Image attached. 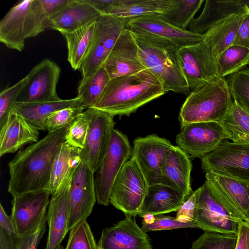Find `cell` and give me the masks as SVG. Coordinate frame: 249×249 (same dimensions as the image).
I'll return each instance as SVG.
<instances>
[{"label": "cell", "mask_w": 249, "mask_h": 249, "mask_svg": "<svg viewBox=\"0 0 249 249\" xmlns=\"http://www.w3.org/2000/svg\"><path fill=\"white\" fill-rule=\"evenodd\" d=\"M246 221H247L249 223V211L248 215L247 218L246 220Z\"/></svg>", "instance_id": "cell-54"}, {"label": "cell", "mask_w": 249, "mask_h": 249, "mask_svg": "<svg viewBox=\"0 0 249 249\" xmlns=\"http://www.w3.org/2000/svg\"><path fill=\"white\" fill-rule=\"evenodd\" d=\"M81 149L65 142L57 153L52 166L50 181L51 196L69 190L74 174L82 162Z\"/></svg>", "instance_id": "cell-24"}, {"label": "cell", "mask_w": 249, "mask_h": 249, "mask_svg": "<svg viewBox=\"0 0 249 249\" xmlns=\"http://www.w3.org/2000/svg\"><path fill=\"white\" fill-rule=\"evenodd\" d=\"M0 156L12 153L38 141L39 130L17 113L10 112L0 125Z\"/></svg>", "instance_id": "cell-22"}, {"label": "cell", "mask_w": 249, "mask_h": 249, "mask_svg": "<svg viewBox=\"0 0 249 249\" xmlns=\"http://www.w3.org/2000/svg\"><path fill=\"white\" fill-rule=\"evenodd\" d=\"M68 129L48 133L19 151L9 162L8 192L13 197L31 192L50 191L53 160L65 142Z\"/></svg>", "instance_id": "cell-1"}, {"label": "cell", "mask_w": 249, "mask_h": 249, "mask_svg": "<svg viewBox=\"0 0 249 249\" xmlns=\"http://www.w3.org/2000/svg\"><path fill=\"white\" fill-rule=\"evenodd\" d=\"M0 229L8 236L16 241L19 237L10 216L6 213L2 204H0Z\"/></svg>", "instance_id": "cell-48"}, {"label": "cell", "mask_w": 249, "mask_h": 249, "mask_svg": "<svg viewBox=\"0 0 249 249\" xmlns=\"http://www.w3.org/2000/svg\"><path fill=\"white\" fill-rule=\"evenodd\" d=\"M237 240L235 249H249V223L243 220L238 223Z\"/></svg>", "instance_id": "cell-49"}, {"label": "cell", "mask_w": 249, "mask_h": 249, "mask_svg": "<svg viewBox=\"0 0 249 249\" xmlns=\"http://www.w3.org/2000/svg\"><path fill=\"white\" fill-rule=\"evenodd\" d=\"M110 79L103 66L89 76L82 78L77 89L78 107L84 109L93 107Z\"/></svg>", "instance_id": "cell-36"}, {"label": "cell", "mask_w": 249, "mask_h": 249, "mask_svg": "<svg viewBox=\"0 0 249 249\" xmlns=\"http://www.w3.org/2000/svg\"><path fill=\"white\" fill-rule=\"evenodd\" d=\"M226 140L217 122L193 123L181 126L177 135V146L193 158L203 157L214 150Z\"/></svg>", "instance_id": "cell-13"}, {"label": "cell", "mask_w": 249, "mask_h": 249, "mask_svg": "<svg viewBox=\"0 0 249 249\" xmlns=\"http://www.w3.org/2000/svg\"><path fill=\"white\" fill-rule=\"evenodd\" d=\"M92 112V108L89 107L76 117L66 134L65 143L80 149L84 147Z\"/></svg>", "instance_id": "cell-38"}, {"label": "cell", "mask_w": 249, "mask_h": 249, "mask_svg": "<svg viewBox=\"0 0 249 249\" xmlns=\"http://www.w3.org/2000/svg\"><path fill=\"white\" fill-rule=\"evenodd\" d=\"M232 102L226 78L218 77L191 91L180 108L178 121L181 126L193 123L217 122Z\"/></svg>", "instance_id": "cell-4"}, {"label": "cell", "mask_w": 249, "mask_h": 249, "mask_svg": "<svg viewBox=\"0 0 249 249\" xmlns=\"http://www.w3.org/2000/svg\"><path fill=\"white\" fill-rule=\"evenodd\" d=\"M192 169L190 156L178 146H174L161 167V184L188 197L193 192L190 181Z\"/></svg>", "instance_id": "cell-23"}, {"label": "cell", "mask_w": 249, "mask_h": 249, "mask_svg": "<svg viewBox=\"0 0 249 249\" xmlns=\"http://www.w3.org/2000/svg\"><path fill=\"white\" fill-rule=\"evenodd\" d=\"M47 219L35 231L16 241V249H37V246L46 230Z\"/></svg>", "instance_id": "cell-46"}, {"label": "cell", "mask_w": 249, "mask_h": 249, "mask_svg": "<svg viewBox=\"0 0 249 249\" xmlns=\"http://www.w3.org/2000/svg\"><path fill=\"white\" fill-rule=\"evenodd\" d=\"M96 20L72 31L61 34L67 42V60L75 71L81 69L89 50L96 28Z\"/></svg>", "instance_id": "cell-31"}, {"label": "cell", "mask_w": 249, "mask_h": 249, "mask_svg": "<svg viewBox=\"0 0 249 249\" xmlns=\"http://www.w3.org/2000/svg\"><path fill=\"white\" fill-rule=\"evenodd\" d=\"M201 162L205 173L213 171L249 182V144L225 140Z\"/></svg>", "instance_id": "cell-8"}, {"label": "cell", "mask_w": 249, "mask_h": 249, "mask_svg": "<svg viewBox=\"0 0 249 249\" xmlns=\"http://www.w3.org/2000/svg\"><path fill=\"white\" fill-rule=\"evenodd\" d=\"M246 15L237 16L221 22L204 34L203 40L216 61L218 56L233 44L239 27Z\"/></svg>", "instance_id": "cell-34"}, {"label": "cell", "mask_w": 249, "mask_h": 249, "mask_svg": "<svg viewBox=\"0 0 249 249\" xmlns=\"http://www.w3.org/2000/svg\"><path fill=\"white\" fill-rule=\"evenodd\" d=\"M148 187L137 164L131 158L115 180L109 203L125 215H139Z\"/></svg>", "instance_id": "cell-5"}, {"label": "cell", "mask_w": 249, "mask_h": 249, "mask_svg": "<svg viewBox=\"0 0 249 249\" xmlns=\"http://www.w3.org/2000/svg\"><path fill=\"white\" fill-rule=\"evenodd\" d=\"M140 59L160 82L166 92L172 91L188 95L191 91L180 70L176 44L149 34L132 33Z\"/></svg>", "instance_id": "cell-3"}, {"label": "cell", "mask_w": 249, "mask_h": 249, "mask_svg": "<svg viewBox=\"0 0 249 249\" xmlns=\"http://www.w3.org/2000/svg\"><path fill=\"white\" fill-rule=\"evenodd\" d=\"M166 93L160 80L146 69L110 79L92 107L114 117L129 116Z\"/></svg>", "instance_id": "cell-2"}, {"label": "cell", "mask_w": 249, "mask_h": 249, "mask_svg": "<svg viewBox=\"0 0 249 249\" xmlns=\"http://www.w3.org/2000/svg\"><path fill=\"white\" fill-rule=\"evenodd\" d=\"M170 0H115L105 14L125 22L148 14H161L167 8Z\"/></svg>", "instance_id": "cell-33"}, {"label": "cell", "mask_w": 249, "mask_h": 249, "mask_svg": "<svg viewBox=\"0 0 249 249\" xmlns=\"http://www.w3.org/2000/svg\"><path fill=\"white\" fill-rule=\"evenodd\" d=\"M77 98L57 101L19 103H16L11 112L23 117L38 130H45V122L51 113L70 107H76Z\"/></svg>", "instance_id": "cell-30"}, {"label": "cell", "mask_w": 249, "mask_h": 249, "mask_svg": "<svg viewBox=\"0 0 249 249\" xmlns=\"http://www.w3.org/2000/svg\"><path fill=\"white\" fill-rule=\"evenodd\" d=\"M226 140L239 144H249V111L237 101L233 100L226 114L217 122Z\"/></svg>", "instance_id": "cell-32"}, {"label": "cell", "mask_w": 249, "mask_h": 249, "mask_svg": "<svg viewBox=\"0 0 249 249\" xmlns=\"http://www.w3.org/2000/svg\"><path fill=\"white\" fill-rule=\"evenodd\" d=\"M105 229L97 246L98 249H152L148 235L130 215Z\"/></svg>", "instance_id": "cell-19"}, {"label": "cell", "mask_w": 249, "mask_h": 249, "mask_svg": "<svg viewBox=\"0 0 249 249\" xmlns=\"http://www.w3.org/2000/svg\"><path fill=\"white\" fill-rule=\"evenodd\" d=\"M233 100L249 111V68L247 66L226 78Z\"/></svg>", "instance_id": "cell-40"}, {"label": "cell", "mask_w": 249, "mask_h": 249, "mask_svg": "<svg viewBox=\"0 0 249 249\" xmlns=\"http://www.w3.org/2000/svg\"><path fill=\"white\" fill-rule=\"evenodd\" d=\"M194 221L204 232L237 235L241 221L216 199L204 182L201 186Z\"/></svg>", "instance_id": "cell-15"}, {"label": "cell", "mask_w": 249, "mask_h": 249, "mask_svg": "<svg viewBox=\"0 0 249 249\" xmlns=\"http://www.w3.org/2000/svg\"><path fill=\"white\" fill-rule=\"evenodd\" d=\"M68 1V0H32L25 18L26 38L36 36L48 28L51 19Z\"/></svg>", "instance_id": "cell-29"}, {"label": "cell", "mask_w": 249, "mask_h": 249, "mask_svg": "<svg viewBox=\"0 0 249 249\" xmlns=\"http://www.w3.org/2000/svg\"><path fill=\"white\" fill-rule=\"evenodd\" d=\"M232 45L249 49V14L242 21Z\"/></svg>", "instance_id": "cell-47"}, {"label": "cell", "mask_w": 249, "mask_h": 249, "mask_svg": "<svg viewBox=\"0 0 249 249\" xmlns=\"http://www.w3.org/2000/svg\"><path fill=\"white\" fill-rule=\"evenodd\" d=\"M61 69L54 61L44 59L28 73L27 83L17 102L19 103L57 101L56 87Z\"/></svg>", "instance_id": "cell-17"}, {"label": "cell", "mask_w": 249, "mask_h": 249, "mask_svg": "<svg viewBox=\"0 0 249 249\" xmlns=\"http://www.w3.org/2000/svg\"><path fill=\"white\" fill-rule=\"evenodd\" d=\"M188 197L176 190L160 184L149 186L139 216H154L177 212Z\"/></svg>", "instance_id": "cell-27"}, {"label": "cell", "mask_w": 249, "mask_h": 249, "mask_svg": "<svg viewBox=\"0 0 249 249\" xmlns=\"http://www.w3.org/2000/svg\"><path fill=\"white\" fill-rule=\"evenodd\" d=\"M125 23L106 14L101 15L97 19L91 45L80 69L82 78L89 76L103 66L125 28Z\"/></svg>", "instance_id": "cell-10"}, {"label": "cell", "mask_w": 249, "mask_h": 249, "mask_svg": "<svg viewBox=\"0 0 249 249\" xmlns=\"http://www.w3.org/2000/svg\"><path fill=\"white\" fill-rule=\"evenodd\" d=\"M141 228L147 232L182 228H198V227L195 222H181L178 221L175 217L160 215L155 216L150 223H146L142 220Z\"/></svg>", "instance_id": "cell-44"}, {"label": "cell", "mask_w": 249, "mask_h": 249, "mask_svg": "<svg viewBox=\"0 0 249 249\" xmlns=\"http://www.w3.org/2000/svg\"><path fill=\"white\" fill-rule=\"evenodd\" d=\"M244 3L249 10V0H244Z\"/></svg>", "instance_id": "cell-52"}, {"label": "cell", "mask_w": 249, "mask_h": 249, "mask_svg": "<svg viewBox=\"0 0 249 249\" xmlns=\"http://www.w3.org/2000/svg\"><path fill=\"white\" fill-rule=\"evenodd\" d=\"M28 74L13 86L7 87L0 93V125L6 120L14 104L26 86Z\"/></svg>", "instance_id": "cell-43"}, {"label": "cell", "mask_w": 249, "mask_h": 249, "mask_svg": "<svg viewBox=\"0 0 249 249\" xmlns=\"http://www.w3.org/2000/svg\"><path fill=\"white\" fill-rule=\"evenodd\" d=\"M70 206L69 190L51 196L47 213L49 232L45 249H56L67 233Z\"/></svg>", "instance_id": "cell-28"}, {"label": "cell", "mask_w": 249, "mask_h": 249, "mask_svg": "<svg viewBox=\"0 0 249 249\" xmlns=\"http://www.w3.org/2000/svg\"><path fill=\"white\" fill-rule=\"evenodd\" d=\"M0 249H16V241L0 229Z\"/></svg>", "instance_id": "cell-50"}, {"label": "cell", "mask_w": 249, "mask_h": 249, "mask_svg": "<svg viewBox=\"0 0 249 249\" xmlns=\"http://www.w3.org/2000/svg\"><path fill=\"white\" fill-rule=\"evenodd\" d=\"M174 146L167 139L154 134L134 140L131 158L149 186L161 184V167Z\"/></svg>", "instance_id": "cell-11"}, {"label": "cell", "mask_w": 249, "mask_h": 249, "mask_svg": "<svg viewBox=\"0 0 249 249\" xmlns=\"http://www.w3.org/2000/svg\"><path fill=\"white\" fill-rule=\"evenodd\" d=\"M249 14L244 0H206L200 16L190 22L188 30L204 35L216 24L231 18Z\"/></svg>", "instance_id": "cell-21"}, {"label": "cell", "mask_w": 249, "mask_h": 249, "mask_svg": "<svg viewBox=\"0 0 249 249\" xmlns=\"http://www.w3.org/2000/svg\"><path fill=\"white\" fill-rule=\"evenodd\" d=\"M94 173L83 162L77 168L69 190L68 230L90 215L96 201Z\"/></svg>", "instance_id": "cell-16"}, {"label": "cell", "mask_w": 249, "mask_h": 249, "mask_svg": "<svg viewBox=\"0 0 249 249\" xmlns=\"http://www.w3.org/2000/svg\"><path fill=\"white\" fill-rule=\"evenodd\" d=\"M103 66L110 79L146 69L140 59L138 45L131 31L124 29Z\"/></svg>", "instance_id": "cell-18"}, {"label": "cell", "mask_w": 249, "mask_h": 249, "mask_svg": "<svg viewBox=\"0 0 249 249\" xmlns=\"http://www.w3.org/2000/svg\"><path fill=\"white\" fill-rule=\"evenodd\" d=\"M92 108L91 120L84 147L81 149L82 161L94 173L104 160L114 129V116Z\"/></svg>", "instance_id": "cell-12"}, {"label": "cell", "mask_w": 249, "mask_h": 249, "mask_svg": "<svg viewBox=\"0 0 249 249\" xmlns=\"http://www.w3.org/2000/svg\"><path fill=\"white\" fill-rule=\"evenodd\" d=\"M49 191L31 192L13 197L10 216L19 237L36 231L47 219Z\"/></svg>", "instance_id": "cell-14"}, {"label": "cell", "mask_w": 249, "mask_h": 249, "mask_svg": "<svg viewBox=\"0 0 249 249\" xmlns=\"http://www.w3.org/2000/svg\"><path fill=\"white\" fill-rule=\"evenodd\" d=\"M101 15L88 0H68L51 19L48 28L61 34L71 32L96 21Z\"/></svg>", "instance_id": "cell-25"}, {"label": "cell", "mask_w": 249, "mask_h": 249, "mask_svg": "<svg viewBox=\"0 0 249 249\" xmlns=\"http://www.w3.org/2000/svg\"><path fill=\"white\" fill-rule=\"evenodd\" d=\"M65 249H98L86 220L79 223L70 230Z\"/></svg>", "instance_id": "cell-41"}, {"label": "cell", "mask_w": 249, "mask_h": 249, "mask_svg": "<svg viewBox=\"0 0 249 249\" xmlns=\"http://www.w3.org/2000/svg\"><path fill=\"white\" fill-rule=\"evenodd\" d=\"M249 64V49L232 45L217 58L216 65L219 77L235 73Z\"/></svg>", "instance_id": "cell-37"}, {"label": "cell", "mask_w": 249, "mask_h": 249, "mask_svg": "<svg viewBox=\"0 0 249 249\" xmlns=\"http://www.w3.org/2000/svg\"><path fill=\"white\" fill-rule=\"evenodd\" d=\"M201 186L193 191L177 211L176 219L181 222H195V217Z\"/></svg>", "instance_id": "cell-45"}, {"label": "cell", "mask_w": 249, "mask_h": 249, "mask_svg": "<svg viewBox=\"0 0 249 249\" xmlns=\"http://www.w3.org/2000/svg\"><path fill=\"white\" fill-rule=\"evenodd\" d=\"M31 2L18 1L0 21V41L10 49L21 52L24 48L25 18Z\"/></svg>", "instance_id": "cell-26"}, {"label": "cell", "mask_w": 249, "mask_h": 249, "mask_svg": "<svg viewBox=\"0 0 249 249\" xmlns=\"http://www.w3.org/2000/svg\"><path fill=\"white\" fill-rule=\"evenodd\" d=\"M84 109L82 107H70L53 112L46 120V130L51 133L69 127Z\"/></svg>", "instance_id": "cell-42"}, {"label": "cell", "mask_w": 249, "mask_h": 249, "mask_svg": "<svg viewBox=\"0 0 249 249\" xmlns=\"http://www.w3.org/2000/svg\"><path fill=\"white\" fill-rule=\"evenodd\" d=\"M101 14H105L115 0H88Z\"/></svg>", "instance_id": "cell-51"}, {"label": "cell", "mask_w": 249, "mask_h": 249, "mask_svg": "<svg viewBox=\"0 0 249 249\" xmlns=\"http://www.w3.org/2000/svg\"><path fill=\"white\" fill-rule=\"evenodd\" d=\"M125 28L133 33L149 34L169 40L179 48L197 43L204 35L177 28L162 19L159 14H148L125 23Z\"/></svg>", "instance_id": "cell-20"}, {"label": "cell", "mask_w": 249, "mask_h": 249, "mask_svg": "<svg viewBox=\"0 0 249 249\" xmlns=\"http://www.w3.org/2000/svg\"><path fill=\"white\" fill-rule=\"evenodd\" d=\"M204 182L213 196L240 221H246L249 211V182L210 171Z\"/></svg>", "instance_id": "cell-9"}, {"label": "cell", "mask_w": 249, "mask_h": 249, "mask_svg": "<svg viewBox=\"0 0 249 249\" xmlns=\"http://www.w3.org/2000/svg\"><path fill=\"white\" fill-rule=\"evenodd\" d=\"M180 70L191 91L218 78L216 60L203 40L178 49Z\"/></svg>", "instance_id": "cell-7"}, {"label": "cell", "mask_w": 249, "mask_h": 249, "mask_svg": "<svg viewBox=\"0 0 249 249\" xmlns=\"http://www.w3.org/2000/svg\"><path fill=\"white\" fill-rule=\"evenodd\" d=\"M132 151L127 136L114 129L107 152L95 172V188L99 204L108 205L113 184L124 164L131 158Z\"/></svg>", "instance_id": "cell-6"}, {"label": "cell", "mask_w": 249, "mask_h": 249, "mask_svg": "<svg viewBox=\"0 0 249 249\" xmlns=\"http://www.w3.org/2000/svg\"><path fill=\"white\" fill-rule=\"evenodd\" d=\"M204 0H170L167 8L160 17L168 23L187 30Z\"/></svg>", "instance_id": "cell-35"}, {"label": "cell", "mask_w": 249, "mask_h": 249, "mask_svg": "<svg viewBox=\"0 0 249 249\" xmlns=\"http://www.w3.org/2000/svg\"><path fill=\"white\" fill-rule=\"evenodd\" d=\"M56 249H65L64 248V247H63L62 246H61V245H59V246L56 248Z\"/></svg>", "instance_id": "cell-53"}, {"label": "cell", "mask_w": 249, "mask_h": 249, "mask_svg": "<svg viewBox=\"0 0 249 249\" xmlns=\"http://www.w3.org/2000/svg\"><path fill=\"white\" fill-rule=\"evenodd\" d=\"M237 235L205 231L195 240L191 249H235Z\"/></svg>", "instance_id": "cell-39"}]
</instances>
